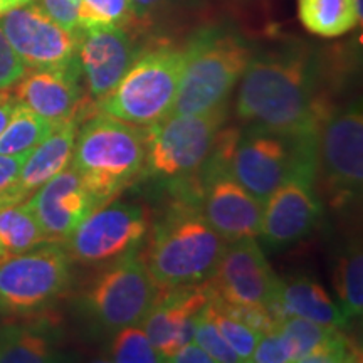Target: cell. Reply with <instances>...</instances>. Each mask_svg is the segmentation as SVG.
I'll return each mask as SVG.
<instances>
[{
	"instance_id": "cell-1",
	"label": "cell",
	"mask_w": 363,
	"mask_h": 363,
	"mask_svg": "<svg viewBox=\"0 0 363 363\" xmlns=\"http://www.w3.org/2000/svg\"><path fill=\"white\" fill-rule=\"evenodd\" d=\"M238 84L235 115L246 126L318 136L331 110L320 61L303 45L252 54Z\"/></svg>"
},
{
	"instance_id": "cell-2",
	"label": "cell",
	"mask_w": 363,
	"mask_h": 363,
	"mask_svg": "<svg viewBox=\"0 0 363 363\" xmlns=\"http://www.w3.org/2000/svg\"><path fill=\"white\" fill-rule=\"evenodd\" d=\"M225 247L199 202L177 197L150 225L142 257L157 288L170 289L207 281Z\"/></svg>"
},
{
	"instance_id": "cell-3",
	"label": "cell",
	"mask_w": 363,
	"mask_h": 363,
	"mask_svg": "<svg viewBox=\"0 0 363 363\" xmlns=\"http://www.w3.org/2000/svg\"><path fill=\"white\" fill-rule=\"evenodd\" d=\"M143 162V126L99 111L79 125L71 167L83 179L98 207L138 180Z\"/></svg>"
},
{
	"instance_id": "cell-4",
	"label": "cell",
	"mask_w": 363,
	"mask_h": 363,
	"mask_svg": "<svg viewBox=\"0 0 363 363\" xmlns=\"http://www.w3.org/2000/svg\"><path fill=\"white\" fill-rule=\"evenodd\" d=\"M187 57V44L143 48L120 83L98 99L96 110L138 126L162 120L174 106Z\"/></svg>"
},
{
	"instance_id": "cell-5",
	"label": "cell",
	"mask_w": 363,
	"mask_h": 363,
	"mask_svg": "<svg viewBox=\"0 0 363 363\" xmlns=\"http://www.w3.org/2000/svg\"><path fill=\"white\" fill-rule=\"evenodd\" d=\"M189 57L169 115H199L229 101L252 57L242 35L208 27L187 43Z\"/></svg>"
},
{
	"instance_id": "cell-6",
	"label": "cell",
	"mask_w": 363,
	"mask_h": 363,
	"mask_svg": "<svg viewBox=\"0 0 363 363\" xmlns=\"http://www.w3.org/2000/svg\"><path fill=\"white\" fill-rule=\"evenodd\" d=\"M229 118L222 103L199 115H167L145 128V162L138 179L182 182L195 175Z\"/></svg>"
},
{
	"instance_id": "cell-7",
	"label": "cell",
	"mask_w": 363,
	"mask_h": 363,
	"mask_svg": "<svg viewBox=\"0 0 363 363\" xmlns=\"http://www.w3.org/2000/svg\"><path fill=\"white\" fill-rule=\"evenodd\" d=\"M318 136H289L246 126L235 140L229 172L266 203L289 177L305 167H316Z\"/></svg>"
},
{
	"instance_id": "cell-8",
	"label": "cell",
	"mask_w": 363,
	"mask_h": 363,
	"mask_svg": "<svg viewBox=\"0 0 363 363\" xmlns=\"http://www.w3.org/2000/svg\"><path fill=\"white\" fill-rule=\"evenodd\" d=\"M71 281L72 259L56 240L6 257L0 261V315H38L69 289Z\"/></svg>"
},
{
	"instance_id": "cell-9",
	"label": "cell",
	"mask_w": 363,
	"mask_h": 363,
	"mask_svg": "<svg viewBox=\"0 0 363 363\" xmlns=\"http://www.w3.org/2000/svg\"><path fill=\"white\" fill-rule=\"evenodd\" d=\"M333 207L360 199L363 187V113L355 99L331 108L318 131L316 185Z\"/></svg>"
},
{
	"instance_id": "cell-10",
	"label": "cell",
	"mask_w": 363,
	"mask_h": 363,
	"mask_svg": "<svg viewBox=\"0 0 363 363\" xmlns=\"http://www.w3.org/2000/svg\"><path fill=\"white\" fill-rule=\"evenodd\" d=\"M157 293V284L138 251L99 266L81 298V306L99 328L116 331L142 325Z\"/></svg>"
},
{
	"instance_id": "cell-11",
	"label": "cell",
	"mask_w": 363,
	"mask_h": 363,
	"mask_svg": "<svg viewBox=\"0 0 363 363\" xmlns=\"http://www.w3.org/2000/svg\"><path fill=\"white\" fill-rule=\"evenodd\" d=\"M150 212L140 203L110 201L94 208L65 240L71 259L99 267L138 252L148 238Z\"/></svg>"
},
{
	"instance_id": "cell-12",
	"label": "cell",
	"mask_w": 363,
	"mask_h": 363,
	"mask_svg": "<svg viewBox=\"0 0 363 363\" xmlns=\"http://www.w3.org/2000/svg\"><path fill=\"white\" fill-rule=\"evenodd\" d=\"M207 283L222 301L238 306L267 308L281 320L276 311L281 278L272 271L256 238L227 242L219 264Z\"/></svg>"
},
{
	"instance_id": "cell-13",
	"label": "cell",
	"mask_w": 363,
	"mask_h": 363,
	"mask_svg": "<svg viewBox=\"0 0 363 363\" xmlns=\"http://www.w3.org/2000/svg\"><path fill=\"white\" fill-rule=\"evenodd\" d=\"M0 27L27 69H59L79 61L81 33L56 24L39 4H27L0 17Z\"/></svg>"
},
{
	"instance_id": "cell-14",
	"label": "cell",
	"mask_w": 363,
	"mask_h": 363,
	"mask_svg": "<svg viewBox=\"0 0 363 363\" xmlns=\"http://www.w3.org/2000/svg\"><path fill=\"white\" fill-rule=\"evenodd\" d=\"M323 216V202L316 192V167H305L289 177L267 199L259 235L269 251L293 246L310 235Z\"/></svg>"
},
{
	"instance_id": "cell-15",
	"label": "cell",
	"mask_w": 363,
	"mask_h": 363,
	"mask_svg": "<svg viewBox=\"0 0 363 363\" xmlns=\"http://www.w3.org/2000/svg\"><path fill=\"white\" fill-rule=\"evenodd\" d=\"M211 298L212 289L207 281L182 288L158 289L142 325L163 360L169 362L180 347L192 342L199 313Z\"/></svg>"
},
{
	"instance_id": "cell-16",
	"label": "cell",
	"mask_w": 363,
	"mask_h": 363,
	"mask_svg": "<svg viewBox=\"0 0 363 363\" xmlns=\"http://www.w3.org/2000/svg\"><path fill=\"white\" fill-rule=\"evenodd\" d=\"M48 240L65 242L96 208V201L78 172L69 165L49 179L27 199Z\"/></svg>"
},
{
	"instance_id": "cell-17",
	"label": "cell",
	"mask_w": 363,
	"mask_h": 363,
	"mask_svg": "<svg viewBox=\"0 0 363 363\" xmlns=\"http://www.w3.org/2000/svg\"><path fill=\"white\" fill-rule=\"evenodd\" d=\"M142 51L130 27L83 30L78 57L89 96L98 101L110 93Z\"/></svg>"
},
{
	"instance_id": "cell-18",
	"label": "cell",
	"mask_w": 363,
	"mask_h": 363,
	"mask_svg": "<svg viewBox=\"0 0 363 363\" xmlns=\"http://www.w3.org/2000/svg\"><path fill=\"white\" fill-rule=\"evenodd\" d=\"M81 76L79 61L59 69H34L26 72L12 91L19 103L35 115L59 125L88 113Z\"/></svg>"
},
{
	"instance_id": "cell-19",
	"label": "cell",
	"mask_w": 363,
	"mask_h": 363,
	"mask_svg": "<svg viewBox=\"0 0 363 363\" xmlns=\"http://www.w3.org/2000/svg\"><path fill=\"white\" fill-rule=\"evenodd\" d=\"M291 348L293 362L342 363L360 360L357 345L345 330L325 326L298 316L281 318L276 328Z\"/></svg>"
},
{
	"instance_id": "cell-20",
	"label": "cell",
	"mask_w": 363,
	"mask_h": 363,
	"mask_svg": "<svg viewBox=\"0 0 363 363\" xmlns=\"http://www.w3.org/2000/svg\"><path fill=\"white\" fill-rule=\"evenodd\" d=\"M84 118L62 121L39 145L30 150L16 187L29 197L35 189L65 170L71 163L76 135Z\"/></svg>"
},
{
	"instance_id": "cell-21",
	"label": "cell",
	"mask_w": 363,
	"mask_h": 363,
	"mask_svg": "<svg viewBox=\"0 0 363 363\" xmlns=\"http://www.w3.org/2000/svg\"><path fill=\"white\" fill-rule=\"evenodd\" d=\"M276 311L281 318H305L340 330H347L350 326V321L345 318L337 303L328 296L323 286L306 276L281 279L276 296Z\"/></svg>"
},
{
	"instance_id": "cell-22",
	"label": "cell",
	"mask_w": 363,
	"mask_h": 363,
	"mask_svg": "<svg viewBox=\"0 0 363 363\" xmlns=\"http://www.w3.org/2000/svg\"><path fill=\"white\" fill-rule=\"evenodd\" d=\"M57 328L49 321L0 326V363L57 362Z\"/></svg>"
},
{
	"instance_id": "cell-23",
	"label": "cell",
	"mask_w": 363,
	"mask_h": 363,
	"mask_svg": "<svg viewBox=\"0 0 363 363\" xmlns=\"http://www.w3.org/2000/svg\"><path fill=\"white\" fill-rule=\"evenodd\" d=\"M298 17L320 38H340L362 24L355 0H298Z\"/></svg>"
},
{
	"instance_id": "cell-24",
	"label": "cell",
	"mask_w": 363,
	"mask_h": 363,
	"mask_svg": "<svg viewBox=\"0 0 363 363\" xmlns=\"http://www.w3.org/2000/svg\"><path fill=\"white\" fill-rule=\"evenodd\" d=\"M34 212L26 201L0 208V251L4 259L45 242Z\"/></svg>"
},
{
	"instance_id": "cell-25",
	"label": "cell",
	"mask_w": 363,
	"mask_h": 363,
	"mask_svg": "<svg viewBox=\"0 0 363 363\" xmlns=\"http://www.w3.org/2000/svg\"><path fill=\"white\" fill-rule=\"evenodd\" d=\"M340 310L348 321H355L363 315V256L358 242L345 249L335 269Z\"/></svg>"
},
{
	"instance_id": "cell-26",
	"label": "cell",
	"mask_w": 363,
	"mask_h": 363,
	"mask_svg": "<svg viewBox=\"0 0 363 363\" xmlns=\"http://www.w3.org/2000/svg\"><path fill=\"white\" fill-rule=\"evenodd\" d=\"M56 126V123L35 115L33 110L19 103L9 125L0 133V155L29 152L43 142Z\"/></svg>"
},
{
	"instance_id": "cell-27",
	"label": "cell",
	"mask_w": 363,
	"mask_h": 363,
	"mask_svg": "<svg viewBox=\"0 0 363 363\" xmlns=\"http://www.w3.org/2000/svg\"><path fill=\"white\" fill-rule=\"evenodd\" d=\"M207 310L211 313L219 333L229 343V347L238 353L239 360L251 362L254 348H256V345L262 335L257 333L256 330H252L242 320H239L238 316H234L214 293H212V298L208 299Z\"/></svg>"
},
{
	"instance_id": "cell-28",
	"label": "cell",
	"mask_w": 363,
	"mask_h": 363,
	"mask_svg": "<svg viewBox=\"0 0 363 363\" xmlns=\"http://www.w3.org/2000/svg\"><path fill=\"white\" fill-rule=\"evenodd\" d=\"M108 360L115 363H162L165 362L160 352L153 347L150 338L140 325L125 326L115 331L110 347Z\"/></svg>"
},
{
	"instance_id": "cell-29",
	"label": "cell",
	"mask_w": 363,
	"mask_h": 363,
	"mask_svg": "<svg viewBox=\"0 0 363 363\" xmlns=\"http://www.w3.org/2000/svg\"><path fill=\"white\" fill-rule=\"evenodd\" d=\"M136 21L131 0H81V30L131 27Z\"/></svg>"
},
{
	"instance_id": "cell-30",
	"label": "cell",
	"mask_w": 363,
	"mask_h": 363,
	"mask_svg": "<svg viewBox=\"0 0 363 363\" xmlns=\"http://www.w3.org/2000/svg\"><path fill=\"white\" fill-rule=\"evenodd\" d=\"M194 340L206 350L208 355L214 358L216 363H239V357L224 337L219 333L217 326L212 320L211 313L207 310V305L199 313L197 323H195Z\"/></svg>"
},
{
	"instance_id": "cell-31",
	"label": "cell",
	"mask_w": 363,
	"mask_h": 363,
	"mask_svg": "<svg viewBox=\"0 0 363 363\" xmlns=\"http://www.w3.org/2000/svg\"><path fill=\"white\" fill-rule=\"evenodd\" d=\"M251 362L256 363H288L293 362L291 348L278 330L264 333L257 342Z\"/></svg>"
},
{
	"instance_id": "cell-32",
	"label": "cell",
	"mask_w": 363,
	"mask_h": 363,
	"mask_svg": "<svg viewBox=\"0 0 363 363\" xmlns=\"http://www.w3.org/2000/svg\"><path fill=\"white\" fill-rule=\"evenodd\" d=\"M27 72V66L17 56L0 27V89L12 88Z\"/></svg>"
},
{
	"instance_id": "cell-33",
	"label": "cell",
	"mask_w": 363,
	"mask_h": 363,
	"mask_svg": "<svg viewBox=\"0 0 363 363\" xmlns=\"http://www.w3.org/2000/svg\"><path fill=\"white\" fill-rule=\"evenodd\" d=\"M39 7L51 19L69 33H81L79 7L81 0H39Z\"/></svg>"
},
{
	"instance_id": "cell-34",
	"label": "cell",
	"mask_w": 363,
	"mask_h": 363,
	"mask_svg": "<svg viewBox=\"0 0 363 363\" xmlns=\"http://www.w3.org/2000/svg\"><path fill=\"white\" fill-rule=\"evenodd\" d=\"M29 152L16 153V155H0V190L16 187L19 180L22 167L29 157Z\"/></svg>"
},
{
	"instance_id": "cell-35",
	"label": "cell",
	"mask_w": 363,
	"mask_h": 363,
	"mask_svg": "<svg viewBox=\"0 0 363 363\" xmlns=\"http://www.w3.org/2000/svg\"><path fill=\"white\" fill-rule=\"evenodd\" d=\"M169 362L175 363H216L208 353L199 345L195 340L185 343L184 347H180L174 355L169 358Z\"/></svg>"
},
{
	"instance_id": "cell-36",
	"label": "cell",
	"mask_w": 363,
	"mask_h": 363,
	"mask_svg": "<svg viewBox=\"0 0 363 363\" xmlns=\"http://www.w3.org/2000/svg\"><path fill=\"white\" fill-rule=\"evenodd\" d=\"M174 0H131L136 19H152L157 13L165 11Z\"/></svg>"
},
{
	"instance_id": "cell-37",
	"label": "cell",
	"mask_w": 363,
	"mask_h": 363,
	"mask_svg": "<svg viewBox=\"0 0 363 363\" xmlns=\"http://www.w3.org/2000/svg\"><path fill=\"white\" fill-rule=\"evenodd\" d=\"M19 104V99L16 98L13 91L11 88L0 89V133L9 125L11 118L13 115V110Z\"/></svg>"
},
{
	"instance_id": "cell-38",
	"label": "cell",
	"mask_w": 363,
	"mask_h": 363,
	"mask_svg": "<svg viewBox=\"0 0 363 363\" xmlns=\"http://www.w3.org/2000/svg\"><path fill=\"white\" fill-rule=\"evenodd\" d=\"M27 195L22 194L17 187H12L9 190H0V208L13 206V203L26 201Z\"/></svg>"
},
{
	"instance_id": "cell-39",
	"label": "cell",
	"mask_w": 363,
	"mask_h": 363,
	"mask_svg": "<svg viewBox=\"0 0 363 363\" xmlns=\"http://www.w3.org/2000/svg\"><path fill=\"white\" fill-rule=\"evenodd\" d=\"M38 2V0H0V17L6 16L7 12L13 11V9L27 6V4Z\"/></svg>"
},
{
	"instance_id": "cell-40",
	"label": "cell",
	"mask_w": 363,
	"mask_h": 363,
	"mask_svg": "<svg viewBox=\"0 0 363 363\" xmlns=\"http://www.w3.org/2000/svg\"><path fill=\"white\" fill-rule=\"evenodd\" d=\"M0 261H4V254H2V251H0Z\"/></svg>"
}]
</instances>
